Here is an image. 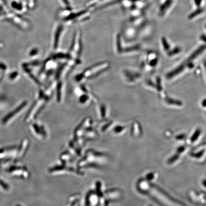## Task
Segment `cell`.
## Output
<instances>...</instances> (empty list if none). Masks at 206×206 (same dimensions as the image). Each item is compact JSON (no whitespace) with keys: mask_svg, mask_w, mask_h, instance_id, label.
Returning a JSON list of instances; mask_svg holds the SVG:
<instances>
[{"mask_svg":"<svg viewBox=\"0 0 206 206\" xmlns=\"http://www.w3.org/2000/svg\"><path fill=\"white\" fill-rule=\"evenodd\" d=\"M108 66V64L107 63H102L101 64H98L97 66H94L91 68L89 69L85 73V77H93L95 75L100 73L99 72H101L103 70L106 69Z\"/></svg>","mask_w":206,"mask_h":206,"instance_id":"1","label":"cell"},{"mask_svg":"<svg viewBox=\"0 0 206 206\" xmlns=\"http://www.w3.org/2000/svg\"><path fill=\"white\" fill-rule=\"evenodd\" d=\"M172 2L173 0H166L165 2L160 6L159 12L160 13H164L165 11L170 7V6L172 4Z\"/></svg>","mask_w":206,"mask_h":206,"instance_id":"2","label":"cell"},{"mask_svg":"<svg viewBox=\"0 0 206 206\" xmlns=\"http://www.w3.org/2000/svg\"><path fill=\"white\" fill-rule=\"evenodd\" d=\"M204 9L202 8H198L197 9L194 11L193 12L191 13L188 16V18L189 19H192L196 17L198 15L201 14L202 13L204 12Z\"/></svg>","mask_w":206,"mask_h":206,"instance_id":"3","label":"cell"},{"mask_svg":"<svg viewBox=\"0 0 206 206\" xmlns=\"http://www.w3.org/2000/svg\"><path fill=\"white\" fill-rule=\"evenodd\" d=\"M19 77V74L18 73L16 72V71H14L12 73H11L9 74L8 79L11 81H15Z\"/></svg>","mask_w":206,"mask_h":206,"instance_id":"4","label":"cell"},{"mask_svg":"<svg viewBox=\"0 0 206 206\" xmlns=\"http://www.w3.org/2000/svg\"><path fill=\"white\" fill-rule=\"evenodd\" d=\"M202 0H194V3L198 8L201 7Z\"/></svg>","mask_w":206,"mask_h":206,"instance_id":"5","label":"cell"},{"mask_svg":"<svg viewBox=\"0 0 206 206\" xmlns=\"http://www.w3.org/2000/svg\"><path fill=\"white\" fill-rule=\"evenodd\" d=\"M205 27H206V25H205Z\"/></svg>","mask_w":206,"mask_h":206,"instance_id":"6","label":"cell"}]
</instances>
